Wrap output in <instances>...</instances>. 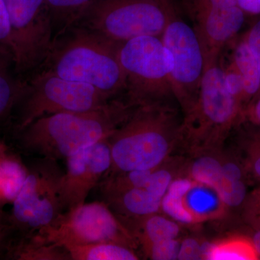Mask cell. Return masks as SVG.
I'll return each instance as SVG.
<instances>
[{
  "mask_svg": "<svg viewBox=\"0 0 260 260\" xmlns=\"http://www.w3.org/2000/svg\"><path fill=\"white\" fill-rule=\"evenodd\" d=\"M135 108L128 102L112 100L95 110L42 116L17 134L19 145L37 158L67 159L98 142L109 139Z\"/></svg>",
  "mask_w": 260,
  "mask_h": 260,
  "instance_id": "obj_1",
  "label": "cell"
},
{
  "mask_svg": "<svg viewBox=\"0 0 260 260\" xmlns=\"http://www.w3.org/2000/svg\"><path fill=\"white\" fill-rule=\"evenodd\" d=\"M119 44L73 25L54 39L44 70L92 85L113 99L126 91L125 73L118 58Z\"/></svg>",
  "mask_w": 260,
  "mask_h": 260,
  "instance_id": "obj_2",
  "label": "cell"
},
{
  "mask_svg": "<svg viewBox=\"0 0 260 260\" xmlns=\"http://www.w3.org/2000/svg\"><path fill=\"white\" fill-rule=\"evenodd\" d=\"M174 112L167 104L135 107L109 138L112 160L109 172L158 167L169 153L171 137L181 129Z\"/></svg>",
  "mask_w": 260,
  "mask_h": 260,
  "instance_id": "obj_3",
  "label": "cell"
},
{
  "mask_svg": "<svg viewBox=\"0 0 260 260\" xmlns=\"http://www.w3.org/2000/svg\"><path fill=\"white\" fill-rule=\"evenodd\" d=\"M117 54L132 106L169 105L171 100H177L171 80L172 61L161 37L135 38L119 44Z\"/></svg>",
  "mask_w": 260,
  "mask_h": 260,
  "instance_id": "obj_4",
  "label": "cell"
},
{
  "mask_svg": "<svg viewBox=\"0 0 260 260\" xmlns=\"http://www.w3.org/2000/svg\"><path fill=\"white\" fill-rule=\"evenodd\" d=\"M112 99L92 85L64 79L49 70L26 82L17 110V134L42 116L61 112H82L106 107Z\"/></svg>",
  "mask_w": 260,
  "mask_h": 260,
  "instance_id": "obj_5",
  "label": "cell"
},
{
  "mask_svg": "<svg viewBox=\"0 0 260 260\" xmlns=\"http://www.w3.org/2000/svg\"><path fill=\"white\" fill-rule=\"evenodd\" d=\"M167 15L161 36L170 56L174 95L187 114L194 108L204 74L205 55L196 30L184 18L174 0H160Z\"/></svg>",
  "mask_w": 260,
  "mask_h": 260,
  "instance_id": "obj_6",
  "label": "cell"
},
{
  "mask_svg": "<svg viewBox=\"0 0 260 260\" xmlns=\"http://www.w3.org/2000/svg\"><path fill=\"white\" fill-rule=\"evenodd\" d=\"M167 22L160 0H98L74 25L122 44L144 36L161 37Z\"/></svg>",
  "mask_w": 260,
  "mask_h": 260,
  "instance_id": "obj_7",
  "label": "cell"
},
{
  "mask_svg": "<svg viewBox=\"0 0 260 260\" xmlns=\"http://www.w3.org/2000/svg\"><path fill=\"white\" fill-rule=\"evenodd\" d=\"M28 168V177L8 217L9 229L19 236L46 229L62 213L60 186L64 172L57 160L37 158Z\"/></svg>",
  "mask_w": 260,
  "mask_h": 260,
  "instance_id": "obj_8",
  "label": "cell"
},
{
  "mask_svg": "<svg viewBox=\"0 0 260 260\" xmlns=\"http://www.w3.org/2000/svg\"><path fill=\"white\" fill-rule=\"evenodd\" d=\"M38 234L46 242L67 247L99 242H115L133 247L135 240L104 201L83 204L61 213Z\"/></svg>",
  "mask_w": 260,
  "mask_h": 260,
  "instance_id": "obj_9",
  "label": "cell"
},
{
  "mask_svg": "<svg viewBox=\"0 0 260 260\" xmlns=\"http://www.w3.org/2000/svg\"><path fill=\"white\" fill-rule=\"evenodd\" d=\"M9 15L13 59L19 74L40 68L54 41L47 0H4Z\"/></svg>",
  "mask_w": 260,
  "mask_h": 260,
  "instance_id": "obj_10",
  "label": "cell"
},
{
  "mask_svg": "<svg viewBox=\"0 0 260 260\" xmlns=\"http://www.w3.org/2000/svg\"><path fill=\"white\" fill-rule=\"evenodd\" d=\"M243 111L228 90L220 58L205 68L198 100L182 128L201 136H220L242 117Z\"/></svg>",
  "mask_w": 260,
  "mask_h": 260,
  "instance_id": "obj_11",
  "label": "cell"
},
{
  "mask_svg": "<svg viewBox=\"0 0 260 260\" xmlns=\"http://www.w3.org/2000/svg\"><path fill=\"white\" fill-rule=\"evenodd\" d=\"M182 6L203 44L206 68L220 59L225 48L242 30L247 15L234 0H182Z\"/></svg>",
  "mask_w": 260,
  "mask_h": 260,
  "instance_id": "obj_12",
  "label": "cell"
},
{
  "mask_svg": "<svg viewBox=\"0 0 260 260\" xmlns=\"http://www.w3.org/2000/svg\"><path fill=\"white\" fill-rule=\"evenodd\" d=\"M66 160L60 186L62 213L85 203L90 191L110 170L112 160L109 139L87 147Z\"/></svg>",
  "mask_w": 260,
  "mask_h": 260,
  "instance_id": "obj_13",
  "label": "cell"
},
{
  "mask_svg": "<svg viewBox=\"0 0 260 260\" xmlns=\"http://www.w3.org/2000/svg\"><path fill=\"white\" fill-rule=\"evenodd\" d=\"M8 255L17 260H72L64 247L46 242L38 233L19 236L8 246Z\"/></svg>",
  "mask_w": 260,
  "mask_h": 260,
  "instance_id": "obj_14",
  "label": "cell"
},
{
  "mask_svg": "<svg viewBox=\"0 0 260 260\" xmlns=\"http://www.w3.org/2000/svg\"><path fill=\"white\" fill-rule=\"evenodd\" d=\"M234 42L230 61L242 78L245 109L259 93V70L255 57L244 37L235 39Z\"/></svg>",
  "mask_w": 260,
  "mask_h": 260,
  "instance_id": "obj_15",
  "label": "cell"
},
{
  "mask_svg": "<svg viewBox=\"0 0 260 260\" xmlns=\"http://www.w3.org/2000/svg\"><path fill=\"white\" fill-rule=\"evenodd\" d=\"M15 73L13 58L0 51V122L14 111L26 83Z\"/></svg>",
  "mask_w": 260,
  "mask_h": 260,
  "instance_id": "obj_16",
  "label": "cell"
},
{
  "mask_svg": "<svg viewBox=\"0 0 260 260\" xmlns=\"http://www.w3.org/2000/svg\"><path fill=\"white\" fill-rule=\"evenodd\" d=\"M28 168L14 155H0V210L13 204L28 177Z\"/></svg>",
  "mask_w": 260,
  "mask_h": 260,
  "instance_id": "obj_17",
  "label": "cell"
},
{
  "mask_svg": "<svg viewBox=\"0 0 260 260\" xmlns=\"http://www.w3.org/2000/svg\"><path fill=\"white\" fill-rule=\"evenodd\" d=\"M135 234L143 243L144 247L164 240L175 239L179 235V227L169 219L160 215L132 217Z\"/></svg>",
  "mask_w": 260,
  "mask_h": 260,
  "instance_id": "obj_18",
  "label": "cell"
},
{
  "mask_svg": "<svg viewBox=\"0 0 260 260\" xmlns=\"http://www.w3.org/2000/svg\"><path fill=\"white\" fill-rule=\"evenodd\" d=\"M72 260H137L139 259L129 246L115 242H99L65 247Z\"/></svg>",
  "mask_w": 260,
  "mask_h": 260,
  "instance_id": "obj_19",
  "label": "cell"
},
{
  "mask_svg": "<svg viewBox=\"0 0 260 260\" xmlns=\"http://www.w3.org/2000/svg\"><path fill=\"white\" fill-rule=\"evenodd\" d=\"M98 0H47L54 39L73 26L80 17Z\"/></svg>",
  "mask_w": 260,
  "mask_h": 260,
  "instance_id": "obj_20",
  "label": "cell"
},
{
  "mask_svg": "<svg viewBox=\"0 0 260 260\" xmlns=\"http://www.w3.org/2000/svg\"><path fill=\"white\" fill-rule=\"evenodd\" d=\"M191 188L188 179H178L173 181L161 200L164 211L169 216L183 223L194 221V215L185 205V196Z\"/></svg>",
  "mask_w": 260,
  "mask_h": 260,
  "instance_id": "obj_21",
  "label": "cell"
},
{
  "mask_svg": "<svg viewBox=\"0 0 260 260\" xmlns=\"http://www.w3.org/2000/svg\"><path fill=\"white\" fill-rule=\"evenodd\" d=\"M202 254L208 259L248 260L257 259L254 246L244 240L227 241L202 248Z\"/></svg>",
  "mask_w": 260,
  "mask_h": 260,
  "instance_id": "obj_22",
  "label": "cell"
},
{
  "mask_svg": "<svg viewBox=\"0 0 260 260\" xmlns=\"http://www.w3.org/2000/svg\"><path fill=\"white\" fill-rule=\"evenodd\" d=\"M191 175L195 181L214 189L222 177V164L213 157H203L193 164Z\"/></svg>",
  "mask_w": 260,
  "mask_h": 260,
  "instance_id": "obj_23",
  "label": "cell"
},
{
  "mask_svg": "<svg viewBox=\"0 0 260 260\" xmlns=\"http://www.w3.org/2000/svg\"><path fill=\"white\" fill-rule=\"evenodd\" d=\"M214 189L228 206H239L246 198V188L243 179H231L223 176V173Z\"/></svg>",
  "mask_w": 260,
  "mask_h": 260,
  "instance_id": "obj_24",
  "label": "cell"
},
{
  "mask_svg": "<svg viewBox=\"0 0 260 260\" xmlns=\"http://www.w3.org/2000/svg\"><path fill=\"white\" fill-rule=\"evenodd\" d=\"M222 65H223L224 80H225L228 90L237 99L238 102L242 106L243 110H244L245 107H244V84H243L242 77L231 61H229L226 66H223V63Z\"/></svg>",
  "mask_w": 260,
  "mask_h": 260,
  "instance_id": "obj_25",
  "label": "cell"
},
{
  "mask_svg": "<svg viewBox=\"0 0 260 260\" xmlns=\"http://www.w3.org/2000/svg\"><path fill=\"white\" fill-rule=\"evenodd\" d=\"M145 249L151 259H176L179 254V244L175 239H170L149 244Z\"/></svg>",
  "mask_w": 260,
  "mask_h": 260,
  "instance_id": "obj_26",
  "label": "cell"
},
{
  "mask_svg": "<svg viewBox=\"0 0 260 260\" xmlns=\"http://www.w3.org/2000/svg\"><path fill=\"white\" fill-rule=\"evenodd\" d=\"M154 170L152 171L144 189L162 200L172 184V176L167 170Z\"/></svg>",
  "mask_w": 260,
  "mask_h": 260,
  "instance_id": "obj_27",
  "label": "cell"
},
{
  "mask_svg": "<svg viewBox=\"0 0 260 260\" xmlns=\"http://www.w3.org/2000/svg\"><path fill=\"white\" fill-rule=\"evenodd\" d=\"M0 51L13 58L11 26L4 0H0Z\"/></svg>",
  "mask_w": 260,
  "mask_h": 260,
  "instance_id": "obj_28",
  "label": "cell"
},
{
  "mask_svg": "<svg viewBox=\"0 0 260 260\" xmlns=\"http://www.w3.org/2000/svg\"><path fill=\"white\" fill-rule=\"evenodd\" d=\"M243 37L245 39L246 42L255 57L260 73V15L252 26L244 34ZM259 95L260 90L257 96Z\"/></svg>",
  "mask_w": 260,
  "mask_h": 260,
  "instance_id": "obj_29",
  "label": "cell"
},
{
  "mask_svg": "<svg viewBox=\"0 0 260 260\" xmlns=\"http://www.w3.org/2000/svg\"><path fill=\"white\" fill-rule=\"evenodd\" d=\"M203 256L202 247L194 239H186L179 246V259H197Z\"/></svg>",
  "mask_w": 260,
  "mask_h": 260,
  "instance_id": "obj_30",
  "label": "cell"
},
{
  "mask_svg": "<svg viewBox=\"0 0 260 260\" xmlns=\"http://www.w3.org/2000/svg\"><path fill=\"white\" fill-rule=\"evenodd\" d=\"M257 127V133L254 135V141L251 150L250 167L253 174L260 179V127Z\"/></svg>",
  "mask_w": 260,
  "mask_h": 260,
  "instance_id": "obj_31",
  "label": "cell"
},
{
  "mask_svg": "<svg viewBox=\"0 0 260 260\" xmlns=\"http://www.w3.org/2000/svg\"><path fill=\"white\" fill-rule=\"evenodd\" d=\"M242 117H246L251 123L260 127V95L255 98L244 109Z\"/></svg>",
  "mask_w": 260,
  "mask_h": 260,
  "instance_id": "obj_32",
  "label": "cell"
},
{
  "mask_svg": "<svg viewBox=\"0 0 260 260\" xmlns=\"http://www.w3.org/2000/svg\"><path fill=\"white\" fill-rule=\"evenodd\" d=\"M237 6L246 15L259 16L260 0H234Z\"/></svg>",
  "mask_w": 260,
  "mask_h": 260,
  "instance_id": "obj_33",
  "label": "cell"
},
{
  "mask_svg": "<svg viewBox=\"0 0 260 260\" xmlns=\"http://www.w3.org/2000/svg\"><path fill=\"white\" fill-rule=\"evenodd\" d=\"M8 231H9L8 217L5 216L3 210H0V242L4 239Z\"/></svg>",
  "mask_w": 260,
  "mask_h": 260,
  "instance_id": "obj_34",
  "label": "cell"
},
{
  "mask_svg": "<svg viewBox=\"0 0 260 260\" xmlns=\"http://www.w3.org/2000/svg\"><path fill=\"white\" fill-rule=\"evenodd\" d=\"M252 244L254 246L258 257H260V230L254 234L253 237Z\"/></svg>",
  "mask_w": 260,
  "mask_h": 260,
  "instance_id": "obj_35",
  "label": "cell"
},
{
  "mask_svg": "<svg viewBox=\"0 0 260 260\" xmlns=\"http://www.w3.org/2000/svg\"><path fill=\"white\" fill-rule=\"evenodd\" d=\"M253 208L256 211V216L260 217V191L255 194V199L253 202Z\"/></svg>",
  "mask_w": 260,
  "mask_h": 260,
  "instance_id": "obj_36",
  "label": "cell"
},
{
  "mask_svg": "<svg viewBox=\"0 0 260 260\" xmlns=\"http://www.w3.org/2000/svg\"><path fill=\"white\" fill-rule=\"evenodd\" d=\"M2 153H2L1 145H0V155H1Z\"/></svg>",
  "mask_w": 260,
  "mask_h": 260,
  "instance_id": "obj_37",
  "label": "cell"
},
{
  "mask_svg": "<svg viewBox=\"0 0 260 260\" xmlns=\"http://www.w3.org/2000/svg\"><path fill=\"white\" fill-rule=\"evenodd\" d=\"M258 218V220H259L260 221V217H259V218Z\"/></svg>",
  "mask_w": 260,
  "mask_h": 260,
  "instance_id": "obj_38",
  "label": "cell"
}]
</instances>
